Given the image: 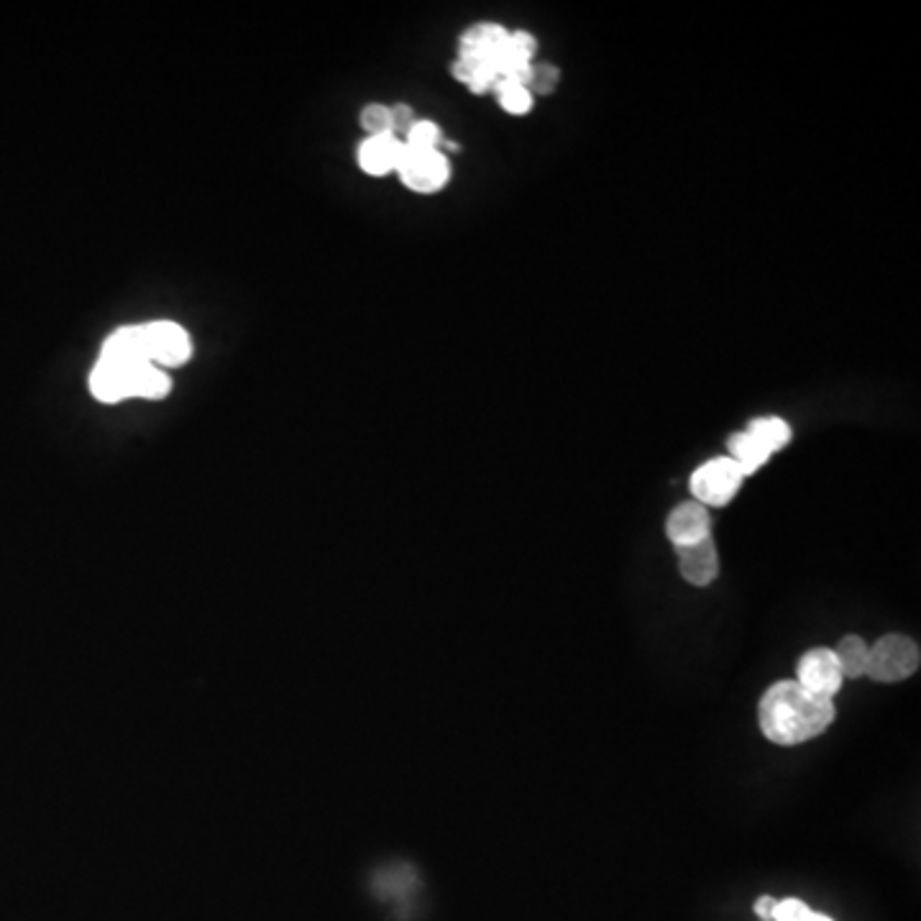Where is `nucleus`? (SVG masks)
I'll list each match as a JSON object with an SVG mask.
<instances>
[{"instance_id":"obj_21","label":"nucleus","mask_w":921,"mask_h":921,"mask_svg":"<svg viewBox=\"0 0 921 921\" xmlns=\"http://www.w3.org/2000/svg\"><path fill=\"white\" fill-rule=\"evenodd\" d=\"M811 914L809 906L799 898H783V901H776V909H773V921H804L806 916Z\"/></svg>"},{"instance_id":"obj_2","label":"nucleus","mask_w":921,"mask_h":921,"mask_svg":"<svg viewBox=\"0 0 921 921\" xmlns=\"http://www.w3.org/2000/svg\"><path fill=\"white\" fill-rule=\"evenodd\" d=\"M919 663V645L909 635L891 632V635H883L870 645V661L865 676H870L878 684H898V681L914 676L919 671Z\"/></svg>"},{"instance_id":"obj_11","label":"nucleus","mask_w":921,"mask_h":921,"mask_svg":"<svg viewBox=\"0 0 921 921\" xmlns=\"http://www.w3.org/2000/svg\"><path fill=\"white\" fill-rule=\"evenodd\" d=\"M131 369L134 366H118L100 361L90 374V389L100 402H121L131 397Z\"/></svg>"},{"instance_id":"obj_22","label":"nucleus","mask_w":921,"mask_h":921,"mask_svg":"<svg viewBox=\"0 0 921 921\" xmlns=\"http://www.w3.org/2000/svg\"><path fill=\"white\" fill-rule=\"evenodd\" d=\"M415 121H418V118H415V111H412L410 105H392V134L397 136V139H400V134L405 136Z\"/></svg>"},{"instance_id":"obj_6","label":"nucleus","mask_w":921,"mask_h":921,"mask_svg":"<svg viewBox=\"0 0 921 921\" xmlns=\"http://www.w3.org/2000/svg\"><path fill=\"white\" fill-rule=\"evenodd\" d=\"M146 351L154 366H182L192 356V341L182 325L157 320L144 325Z\"/></svg>"},{"instance_id":"obj_5","label":"nucleus","mask_w":921,"mask_h":921,"mask_svg":"<svg viewBox=\"0 0 921 921\" xmlns=\"http://www.w3.org/2000/svg\"><path fill=\"white\" fill-rule=\"evenodd\" d=\"M796 681H799L804 689H809L811 694L824 696V699H835V694L842 689V681H845V678H842L840 663H837L832 648H811L799 658Z\"/></svg>"},{"instance_id":"obj_23","label":"nucleus","mask_w":921,"mask_h":921,"mask_svg":"<svg viewBox=\"0 0 921 921\" xmlns=\"http://www.w3.org/2000/svg\"><path fill=\"white\" fill-rule=\"evenodd\" d=\"M773 909H776V898L760 896L758 901H755V914H758L760 919H771Z\"/></svg>"},{"instance_id":"obj_20","label":"nucleus","mask_w":921,"mask_h":921,"mask_svg":"<svg viewBox=\"0 0 921 921\" xmlns=\"http://www.w3.org/2000/svg\"><path fill=\"white\" fill-rule=\"evenodd\" d=\"M558 80H561V75H558V70L553 67V64H548V62L533 64V67H530V77H528L530 95H535V93L551 95L553 90H556Z\"/></svg>"},{"instance_id":"obj_8","label":"nucleus","mask_w":921,"mask_h":921,"mask_svg":"<svg viewBox=\"0 0 921 921\" xmlns=\"http://www.w3.org/2000/svg\"><path fill=\"white\" fill-rule=\"evenodd\" d=\"M678 574L691 586H709L719 576V553L712 538L676 548Z\"/></svg>"},{"instance_id":"obj_17","label":"nucleus","mask_w":921,"mask_h":921,"mask_svg":"<svg viewBox=\"0 0 921 921\" xmlns=\"http://www.w3.org/2000/svg\"><path fill=\"white\" fill-rule=\"evenodd\" d=\"M494 93H497V103L502 105L510 116H528L530 108H533V95H530L528 87L520 85V82H497Z\"/></svg>"},{"instance_id":"obj_19","label":"nucleus","mask_w":921,"mask_h":921,"mask_svg":"<svg viewBox=\"0 0 921 921\" xmlns=\"http://www.w3.org/2000/svg\"><path fill=\"white\" fill-rule=\"evenodd\" d=\"M361 128L369 136H394L392 134V108L371 103L361 111Z\"/></svg>"},{"instance_id":"obj_3","label":"nucleus","mask_w":921,"mask_h":921,"mask_svg":"<svg viewBox=\"0 0 921 921\" xmlns=\"http://www.w3.org/2000/svg\"><path fill=\"white\" fill-rule=\"evenodd\" d=\"M745 474L737 469V464L732 458L719 456L701 464L699 469L691 476V494L694 502L704 504V507H727L732 499L740 492Z\"/></svg>"},{"instance_id":"obj_7","label":"nucleus","mask_w":921,"mask_h":921,"mask_svg":"<svg viewBox=\"0 0 921 921\" xmlns=\"http://www.w3.org/2000/svg\"><path fill=\"white\" fill-rule=\"evenodd\" d=\"M666 535L676 548H686V545L701 543V540L712 538V517L709 510L699 502H681L671 510V515L666 517Z\"/></svg>"},{"instance_id":"obj_10","label":"nucleus","mask_w":921,"mask_h":921,"mask_svg":"<svg viewBox=\"0 0 921 921\" xmlns=\"http://www.w3.org/2000/svg\"><path fill=\"white\" fill-rule=\"evenodd\" d=\"M100 361H108V364L118 366H136L149 361L144 325H131V328H121L118 333H113V336L105 341Z\"/></svg>"},{"instance_id":"obj_15","label":"nucleus","mask_w":921,"mask_h":921,"mask_svg":"<svg viewBox=\"0 0 921 921\" xmlns=\"http://www.w3.org/2000/svg\"><path fill=\"white\" fill-rule=\"evenodd\" d=\"M745 430H748L755 441H758L765 451L771 453V456L773 453L783 451V448L791 443V435H794L791 425H788L783 418H776V415H768V418H755Z\"/></svg>"},{"instance_id":"obj_1","label":"nucleus","mask_w":921,"mask_h":921,"mask_svg":"<svg viewBox=\"0 0 921 921\" xmlns=\"http://www.w3.org/2000/svg\"><path fill=\"white\" fill-rule=\"evenodd\" d=\"M758 722L765 740L794 748L829 730L835 722V701L811 694L799 681H778L760 699Z\"/></svg>"},{"instance_id":"obj_14","label":"nucleus","mask_w":921,"mask_h":921,"mask_svg":"<svg viewBox=\"0 0 921 921\" xmlns=\"http://www.w3.org/2000/svg\"><path fill=\"white\" fill-rule=\"evenodd\" d=\"M172 382L159 366H154L151 361L136 364L131 369V397H146V400H162L164 394H169Z\"/></svg>"},{"instance_id":"obj_16","label":"nucleus","mask_w":921,"mask_h":921,"mask_svg":"<svg viewBox=\"0 0 921 921\" xmlns=\"http://www.w3.org/2000/svg\"><path fill=\"white\" fill-rule=\"evenodd\" d=\"M510 31L499 24H476L471 29L464 31L461 36V52H479L487 54L492 49H497Z\"/></svg>"},{"instance_id":"obj_13","label":"nucleus","mask_w":921,"mask_h":921,"mask_svg":"<svg viewBox=\"0 0 921 921\" xmlns=\"http://www.w3.org/2000/svg\"><path fill=\"white\" fill-rule=\"evenodd\" d=\"M837 663H840L842 678H860L868 673L870 645L860 635H845L840 643L832 648Z\"/></svg>"},{"instance_id":"obj_24","label":"nucleus","mask_w":921,"mask_h":921,"mask_svg":"<svg viewBox=\"0 0 921 921\" xmlns=\"http://www.w3.org/2000/svg\"><path fill=\"white\" fill-rule=\"evenodd\" d=\"M804 921H835V919H829V916H824V914H817V911H811V914L806 916Z\"/></svg>"},{"instance_id":"obj_12","label":"nucleus","mask_w":921,"mask_h":921,"mask_svg":"<svg viewBox=\"0 0 921 921\" xmlns=\"http://www.w3.org/2000/svg\"><path fill=\"white\" fill-rule=\"evenodd\" d=\"M727 451H730L727 453V458H732V461L737 464V469H740L745 476H750V474H755V471L763 469V466L768 464V458H771V453L765 451V448L755 441L748 430L732 433L730 438H727Z\"/></svg>"},{"instance_id":"obj_4","label":"nucleus","mask_w":921,"mask_h":921,"mask_svg":"<svg viewBox=\"0 0 921 921\" xmlns=\"http://www.w3.org/2000/svg\"><path fill=\"white\" fill-rule=\"evenodd\" d=\"M397 174L412 192L433 195V192L446 187L448 177H451V164H448L443 149H407L405 146Z\"/></svg>"},{"instance_id":"obj_9","label":"nucleus","mask_w":921,"mask_h":921,"mask_svg":"<svg viewBox=\"0 0 921 921\" xmlns=\"http://www.w3.org/2000/svg\"><path fill=\"white\" fill-rule=\"evenodd\" d=\"M405 144L397 136H366L359 146V167L371 177L397 172Z\"/></svg>"},{"instance_id":"obj_18","label":"nucleus","mask_w":921,"mask_h":921,"mask_svg":"<svg viewBox=\"0 0 921 921\" xmlns=\"http://www.w3.org/2000/svg\"><path fill=\"white\" fill-rule=\"evenodd\" d=\"M402 144H405L407 149H441L443 134L441 128H438V123L415 121L410 126V131L405 134Z\"/></svg>"}]
</instances>
